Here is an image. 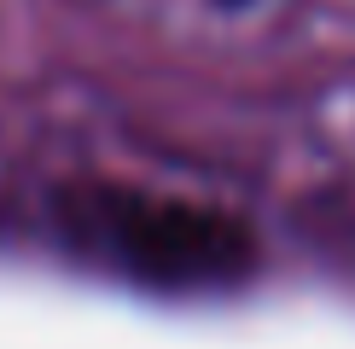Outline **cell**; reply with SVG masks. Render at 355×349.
Instances as JSON below:
<instances>
[{
  "mask_svg": "<svg viewBox=\"0 0 355 349\" xmlns=\"http://www.w3.org/2000/svg\"><path fill=\"white\" fill-rule=\"evenodd\" d=\"M94 222L105 244L146 280L169 285H221L250 268V233L221 210L181 198H146V193H99Z\"/></svg>",
  "mask_w": 355,
  "mask_h": 349,
  "instance_id": "obj_1",
  "label": "cell"
}]
</instances>
